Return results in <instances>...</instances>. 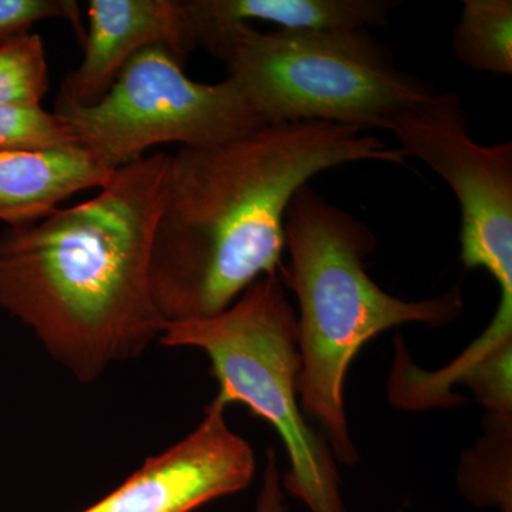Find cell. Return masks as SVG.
<instances>
[{
  "instance_id": "obj_10",
  "label": "cell",
  "mask_w": 512,
  "mask_h": 512,
  "mask_svg": "<svg viewBox=\"0 0 512 512\" xmlns=\"http://www.w3.org/2000/svg\"><path fill=\"white\" fill-rule=\"evenodd\" d=\"M394 0H184L195 46L211 47L249 22L288 32H342L387 25Z\"/></svg>"
},
{
  "instance_id": "obj_9",
  "label": "cell",
  "mask_w": 512,
  "mask_h": 512,
  "mask_svg": "<svg viewBox=\"0 0 512 512\" xmlns=\"http://www.w3.org/2000/svg\"><path fill=\"white\" fill-rule=\"evenodd\" d=\"M84 55L55 106H93L141 50L163 46L183 66L195 49L183 0H90Z\"/></svg>"
},
{
  "instance_id": "obj_4",
  "label": "cell",
  "mask_w": 512,
  "mask_h": 512,
  "mask_svg": "<svg viewBox=\"0 0 512 512\" xmlns=\"http://www.w3.org/2000/svg\"><path fill=\"white\" fill-rule=\"evenodd\" d=\"M161 345L200 349L217 379L215 402L247 406L284 441L282 485L311 512H346L332 448L299 404L298 319L279 269L261 276L220 315L165 325Z\"/></svg>"
},
{
  "instance_id": "obj_2",
  "label": "cell",
  "mask_w": 512,
  "mask_h": 512,
  "mask_svg": "<svg viewBox=\"0 0 512 512\" xmlns=\"http://www.w3.org/2000/svg\"><path fill=\"white\" fill-rule=\"evenodd\" d=\"M170 156L114 171L90 200L0 235V309L80 382L160 339L150 256Z\"/></svg>"
},
{
  "instance_id": "obj_1",
  "label": "cell",
  "mask_w": 512,
  "mask_h": 512,
  "mask_svg": "<svg viewBox=\"0 0 512 512\" xmlns=\"http://www.w3.org/2000/svg\"><path fill=\"white\" fill-rule=\"evenodd\" d=\"M363 128L325 121L268 124L170 156L150 256V291L164 326L212 318L281 268L285 217L323 171L377 161L406 165Z\"/></svg>"
},
{
  "instance_id": "obj_14",
  "label": "cell",
  "mask_w": 512,
  "mask_h": 512,
  "mask_svg": "<svg viewBox=\"0 0 512 512\" xmlns=\"http://www.w3.org/2000/svg\"><path fill=\"white\" fill-rule=\"evenodd\" d=\"M49 86V64L40 35L26 33L0 47V106H42Z\"/></svg>"
},
{
  "instance_id": "obj_6",
  "label": "cell",
  "mask_w": 512,
  "mask_h": 512,
  "mask_svg": "<svg viewBox=\"0 0 512 512\" xmlns=\"http://www.w3.org/2000/svg\"><path fill=\"white\" fill-rule=\"evenodd\" d=\"M53 111L77 147L110 171L160 144L201 146L268 126L235 80L194 82L163 46L138 52L93 106H55Z\"/></svg>"
},
{
  "instance_id": "obj_5",
  "label": "cell",
  "mask_w": 512,
  "mask_h": 512,
  "mask_svg": "<svg viewBox=\"0 0 512 512\" xmlns=\"http://www.w3.org/2000/svg\"><path fill=\"white\" fill-rule=\"evenodd\" d=\"M265 124L325 121L369 131L434 89L394 64L370 30L261 32L242 25L210 50Z\"/></svg>"
},
{
  "instance_id": "obj_11",
  "label": "cell",
  "mask_w": 512,
  "mask_h": 512,
  "mask_svg": "<svg viewBox=\"0 0 512 512\" xmlns=\"http://www.w3.org/2000/svg\"><path fill=\"white\" fill-rule=\"evenodd\" d=\"M113 173L80 147L0 151V221L18 227L42 220L67 198L99 190Z\"/></svg>"
},
{
  "instance_id": "obj_15",
  "label": "cell",
  "mask_w": 512,
  "mask_h": 512,
  "mask_svg": "<svg viewBox=\"0 0 512 512\" xmlns=\"http://www.w3.org/2000/svg\"><path fill=\"white\" fill-rule=\"evenodd\" d=\"M77 147L66 123L42 106H0V151H53Z\"/></svg>"
},
{
  "instance_id": "obj_8",
  "label": "cell",
  "mask_w": 512,
  "mask_h": 512,
  "mask_svg": "<svg viewBox=\"0 0 512 512\" xmlns=\"http://www.w3.org/2000/svg\"><path fill=\"white\" fill-rule=\"evenodd\" d=\"M212 400L204 419L175 446L148 458L117 490L83 512H191L251 484L255 454Z\"/></svg>"
},
{
  "instance_id": "obj_12",
  "label": "cell",
  "mask_w": 512,
  "mask_h": 512,
  "mask_svg": "<svg viewBox=\"0 0 512 512\" xmlns=\"http://www.w3.org/2000/svg\"><path fill=\"white\" fill-rule=\"evenodd\" d=\"M451 47L458 62L474 72L511 76V0H464Z\"/></svg>"
},
{
  "instance_id": "obj_7",
  "label": "cell",
  "mask_w": 512,
  "mask_h": 512,
  "mask_svg": "<svg viewBox=\"0 0 512 512\" xmlns=\"http://www.w3.org/2000/svg\"><path fill=\"white\" fill-rule=\"evenodd\" d=\"M404 156L440 175L460 205V259L485 269L500 291L491 325L512 330V144L481 146L468 134V114L454 93L407 104L384 123Z\"/></svg>"
},
{
  "instance_id": "obj_16",
  "label": "cell",
  "mask_w": 512,
  "mask_h": 512,
  "mask_svg": "<svg viewBox=\"0 0 512 512\" xmlns=\"http://www.w3.org/2000/svg\"><path fill=\"white\" fill-rule=\"evenodd\" d=\"M50 19L66 20L82 42L86 37L76 0H0V47Z\"/></svg>"
},
{
  "instance_id": "obj_17",
  "label": "cell",
  "mask_w": 512,
  "mask_h": 512,
  "mask_svg": "<svg viewBox=\"0 0 512 512\" xmlns=\"http://www.w3.org/2000/svg\"><path fill=\"white\" fill-rule=\"evenodd\" d=\"M252 512H288V507L285 505L284 485H282L281 473L276 463V453L272 447L266 451L261 491Z\"/></svg>"
},
{
  "instance_id": "obj_3",
  "label": "cell",
  "mask_w": 512,
  "mask_h": 512,
  "mask_svg": "<svg viewBox=\"0 0 512 512\" xmlns=\"http://www.w3.org/2000/svg\"><path fill=\"white\" fill-rule=\"evenodd\" d=\"M285 248L291 261L279 276L299 306V404L325 431L335 460L353 466L359 453L343 399L353 359L394 326L450 325L463 313V296L457 286L416 302L383 291L366 272V258L376 248L373 232L311 185L296 192L286 211Z\"/></svg>"
},
{
  "instance_id": "obj_13",
  "label": "cell",
  "mask_w": 512,
  "mask_h": 512,
  "mask_svg": "<svg viewBox=\"0 0 512 512\" xmlns=\"http://www.w3.org/2000/svg\"><path fill=\"white\" fill-rule=\"evenodd\" d=\"M487 427L488 436L460 466V491L477 507L512 512V426Z\"/></svg>"
}]
</instances>
